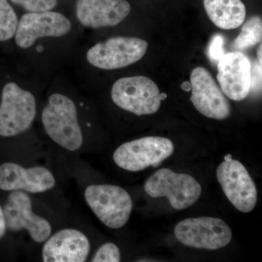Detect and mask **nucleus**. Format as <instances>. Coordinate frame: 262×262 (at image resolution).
I'll return each instance as SVG.
<instances>
[{"mask_svg": "<svg viewBox=\"0 0 262 262\" xmlns=\"http://www.w3.org/2000/svg\"><path fill=\"white\" fill-rule=\"evenodd\" d=\"M6 231L7 227L6 223H5L4 212H3V208L0 206V239L4 237Z\"/></svg>", "mask_w": 262, "mask_h": 262, "instance_id": "nucleus-23", "label": "nucleus"}, {"mask_svg": "<svg viewBox=\"0 0 262 262\" xmlns=\"http://www.w3.org/2000/svg\"><path fill=\"white\" fill-rule=\"evenodd\" d=\"M18 17L8 0H0V41H7L15 35Z\"/></svg>", "mask_w": 262, "mask_h": 262, "instance_id": "nucleus-19", "label": "nucleus"}, {"mask_svg": "<svg viewBox=\"0 0 262 262\" xmlns=\"http://www.w3.org/2000/svg\"><path fill=\"white\" fill-rule=\"evenodd\" d=\"M190 84V101L200 113L217 120L228 118L231 115L230 103L206 69H194L191 73Z\"/></svg>", "mask_w": 262, "mask_h": 262, "instance_id": "nucleus-11", "label": "nucleus"}, {"mask_svg": "<svg viewBox=\"0 0 262 262\" xmlns=\"http://www.w3.org/2000/svg\"><path fill=\"white\" fill-rule=\"evenodd\" d=\"M15 5H20L29 13L50 11L55 8L58 0H11Z\"/></svg>", "mask_w": 262, "mask_h": 262, "instance_id": "nucleus-21", "label": "nucleus"}, {"mask_svg": "<svg viewBox=\"0 0 262 262\" xmlns=\"http://www.w3.org/2000/svg\"><path fill=\"white\" fill-rule=\"evenodd\" d=\"M179 242L196 249H220L232 239L230 227L223 220L214 217L189 218L182 221L174 229Z\"/></svg>", "mask_w": 262, "mask_h": 262, "instance_id": "nucleus-7", "label": "nucleus"}, {"mask_svg": "<svg viewBox=\"0 0 262 262\" xmlns=\"http://www.w3.org/2000/svg\"><path fill=\"white\" fill-rule=\"evenodd\" d=\"M224 39L221 36L217 35L213 38L209 48V55L212 61L218 63L221 57L223 56Z\"/></svg>", "mask_w": 262, "mask_h": 262, "instance_id": "nucleus-22", "label": "nucleus"}, {"mask_svg": "<svg viewBox=\"0 0 262 262\" xmlns=\"http://www.w3.org/2000/svg\"><path fill=\"white\" fill-rule=\"evenodd\" d=\"M72 24L64 15L57 12L45 11L24 15L15 34L19 47L29 48L41 37H59L70 32Z\"/></svg>", "mask_w": 262, "mask_h": 262, "instance_id": "nucleus-12", "label": "nucleus"}, {"mask_svg": "<svg viewBox=\"0 0 262 262\" xmlns=\"http://www.w3.org/2000/svg\"><path fill=\"white\" fill-rule=\"evenodd\" d=\"M219 81L222 92L233 101H242L251 91V64L241 52L226 53L218 63Z\"/></svg>", "mask_w": 262, "mask_h": 262, "instance_id": "nucleus-13", "label": "nucleus"}, {"mask_svg": "<svg viewBox=\"0 0 262 262\" xmlns=\"http://www.w3.org/2000/svg\"><path fill=\"white\" fill-rule=\"evenodd\" d=\"M262 20L261 17H251L244 24L241 34L234 39L233 48L237 50H246L261 42Z\"/></svg>", "mask_w": 262, "mask_h": 262, "instance_id": "nucleus-18", "label": "nucleus"}, {"mask_svg": "<svg viewBox=\"0 0 262 262\" xmlns=\"http://www.w3.org/2000/svg\"><path fill=\"white\" fill-rule=\"evenodd\" d=\"M56 186V179L51 170L42 166L24 168L14 163L0 165V189L42 193Z\"/></svg>", "mask_w": 262, "mask_h": 262, "instance_id": "nucleus-14", "label": "nucleus"}, {"mask_svg": "<svg viewBox=\"0 0 262 262\" xmlns=\"http://www.w3.org/2000/svg\"><path fill=\"white\" fill-rule=\"evenodd\" d=\"M147 48L148 42L139 38L113 37L90 48L87 59L101 70H118L139 61Z\"/></svg>", "mask_w": 262, "mask_h": 262, "instance_id": "nucleus-8", "label": "nucleus"}, {"mask_svg": "<svg viewBox=\"0 0 262 262\" xmlns=\"http://www.w3.org/2000/svg\"><path fill=\"white\" fill-rule=\"evenodd\" d=\"M111 95L117 106L138 116L153 115L161 105L158 85L144 76L122 77L117 80Z\"/></svg>", "mask_w": 262, "mask_h": 262, "instance_id": "nucleus-6", "label": "nucleus"}, {"mask_svg": "<svg viewBox=\"0 0 262 262\" xmlns=\"http://www.w3.org/2000/svg\"><path fill=\"white\" fill-rule=\"evenodd\" d=\"M144 190L151 198H168L179 211L193 206L202 194L201 185L194 177L168 168L160 169L151 175L144 184Z\"/></svg>", "mask_w": 262, "mask_h": 262, "instance_id": "nucleus-3", "label": "nucleus"}, {"mask_svg": "<svg viewBox=\"0 0 262 262\" xmlns=\"http://www.w3.org/2000/svg\"><path fill=\"white\" fill-rule=\"evenodd\" d=\"M182 89L184 90V91H189V90H191V84L189 83V82H185L182 84Z\"/></svg>", "mask_w": 262, "mask_h": 262, "instance_id": "nucleus-25", "label": "nucleus"}, {"mask_svg": "<svg viewBox=\"0 0 262 262\" xmlns=\"http://www.w3.org/2000/svg\"><path fill=\"white\" fill-rule=\"evenodd\" d=\"M84 196L91 211L108 228H122L128 222L133 201L123 188L112 184H93L86 188Z\"/></svg>", "mask_w": 262, "mask_h": 262, "instance_id": "nucleus-2", "label": "nucleus"}, {"mask_svg": "<svg viewBox=\"0 0 262 262\" xmlns=\"http://www.w3.org/2000/svg\"><path fill=\"white\" fill-rule=\"evenodd\" d=\"M130 10L126 0H79L76 14L84 27L98 29L121 23Z\"/></svg>", "mask_w": 262, "mask_h": 262, "instance_id": "nucleus-16", "label": "nucleus"}, {"mask_svg": "<svg viewBox=\"0 0 262 262\" xmlns=\"http://www.w3.org/2000/svg\"><path fill=\"white\" fill-rule=\"evenodd\" d=\"M229 157L217 168V179L234 207L243 213H249L257 203L256 184L246 167L238 160Z\"/></svg>", "mask_w": 262, "mask_h": 262, "instance_id": "nucleus-9", "label": "nucleus"}, {"mask_svg": "<svg viewBox=\"0 0 262 262\" xmlns=\"http://www.w3.org/2000/svg\"><path fill=\"white\" fill-rule=\"evenodd\" d=\"M173 151V143L170 139L147 136L124 143L115 150L113 160L123 170L139 172L149 166L158 167Z\"/></svg>", "mask_w": 262, "mask_h": 262, "instance_id": "nucleus-5", "label": "nucleus"}, {"mask_svg": "<svg viewBox=\"0 0 262 262\" xmlns=\"http://www.w3.org/2000/svg\"><path fill=\"white\" fill-rule=\"evenodd\" d=\"M7 229L13 232L26 230L34 242L44 243L52 232L51 223L33 211L32 201L27 192L12 191L4 208Z\"/></svg>", "mask_w": 262, "mask_h": 262, "instance_id": "nucleus-10", "label": "nucleus"}, {"mask_svg": "<svg viewBox=\"0 0 262 262\" xmlns=\"http://www.w3.org/2000/svg\"><path fill=\"white\" fill-rule=\"evenodd\" d=\"M261 51H262L261 44H260L259 48H258V51H257L258 61V63H259L260 65H261V63H262Z\"/></svg>", "mask_w": 262, "mask_h": 262, "instance_id": "nucleus-24", "label": "nucleus"}, {"mask_svg": "<svg viewBox=\"0 0 262 262\" xmlns=\"http://www.w3.org/2000/svg\"><path fill=\"white\" fill-rule=\"evenodd\" d=\"M42 122L48 135L58 146L71 151L82 146L83 136L77 107L70 98L60 94L51 95L43 110Z\"/></svg>", "mask_w": 262, "mask_h": 262, "instance_id": "nucleus-1", "label": "nucleus"}, {"mask_svg": "<svg viewBox=\"0 0 262 262\" xmlns=\"http://www.w3.org/2000/svg\"><path fill=\"white\" fill-rule=\"evenodd\" d=\"M37 113L34 95L14 83L5 84L0 103V136L23 134L32 125Z\"/></svg>", "mask_w": 262, "mask_h": 262, "instance_id": "nucleus-4", "label": "nucleus"}, {"mask_svg": "<svg viewBox=\"0 0 262 262\" xmlns=\"http://www.w3.org/2000/svg\"><path fill=\"white\" fill-rule=\"evenodd\" d=\"M44 243L42 250L44 262H84L91 251L87 236L76 229L58 230Z\"/></svg>", "mask_w": 262, "mask_h": 262, "instance_id": "nucleus-15", "label": "nucleus"}, {"mask_svg": "<svg viewBox=\"0 0 262 262\" xmlns=\"http://www.w3.org/2000/svg\"><path fill=\"white\" fill-rule=\"evenodd\" d=\"M120 260L121 255L119 248L113 243H106L98 248L91 261L119 262Z\"/></svg>", "mask_w": 262, "mask_h": 262, "instance_id": "nucleus-20", "label": "nucleus"}, {"mask_svg": "<svg viewBox=\"0 0 262 262\" xmlns=\"http://www.w3.org/2000/svg\"><path fill=\"white\" fill-rule=\"evenodd\" d=\"M37 51L39 52L42 51H43L42 46H38Z\"/></svg>", "mask_w": 262, "mask_h": 262, "instance_id": "nucleus-26", "label": "nucleus"}, {"mask_svg": "<svg viewBox=\"0 0 262 262\" xmlns=\"http://www.w3.org/2000/svg\"><path fill=\"white\" fill-rule=\"evenodd\" d=\"M207 15L217 27L225 30L238 28L246 17L241 0H204Z\"/></svg>", "mask_w": 262, "mask_h": 262, "instance_id": "nucleus-17", "label": "nucleus"}]
</instances>
